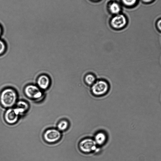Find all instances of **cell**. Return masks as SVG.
<instances>
[{
  "label": "cell",
  "instance_id": "1",
  "mask_svg": "<svg viewBox=\"0 0 161 161\" xmlns=\"http://www.w3.org/2000/svg\"><path fill=\"white\" fill-rule=\"evenodd\" d=\"M18 94L13 88L7 87L3 89L0 92V104L4 108H13L18 100Z\"/></svg>",
  "mask_w": 161,
  "mask_h": 161
},
{
  "label": "cell",
  "instance_id": "2",
  "mask_svg": "<svg viewBox=\"0 0 161 161\" xmlns=\"http://www.w3.org/2000/svg\"><path fill=\"white\" fill-rule=\"evenodd\" d=\"M90 87V92L95 97H100L107 94L110 91V84L107 80L98 79Z\"/></svg>",
  "mask_w": 161,
  "mask_h": 161
},
{
  "label": "cell",
  "instance_id": "3",
  "mask_svg": "<svg viewBox=\"0 0 161 161\" xmlns=\"http://www.w3.org/2000/svg\"><path fill=\"white\" fill-rule=\"evenodd\" d=\"M129 22L127 15L122 12L112 16L110 20V24L113 29L121 30L126 28Z\"/></svg>",
  "mask_w": 161,
  "mask_h": 161
},
{
  "label": "cell",
  "instance_id": "4",
  "mask_svg": "<svg viewBox=\"0 0 161 161\" xmlns=\"http://www.w3.org/2000/svg\"><path fill=\"white\" fill-rule=\"evenodd\" d=\"M24 93L30 99L38 102L43 99L44 94L42 90L37 85L30 84L24 89Z\"/></svg>",
  "mask_w": 161,
  "mask_h": 161
},
{
  "label": "cell",
  "instance_id": "5",
  "mask_svg": "<svg viewBox=\"0 0 161 161\" xmlns=\"http://www.w3.org/2000/svg\"><path fill=\"white\" fill-rule=\"evenodd\" d=\"M61 132L54 128L47 129L43 135L44 140L48 143H53L58 142L61 139Z\"/></svg>",
  "mask_w": 161,
  "mask_h": 161
},
{
  "label": "cell",
  "instance_id": "6",
  "mask_svg": "<svg viewBox=\"0 0 161 161\" xmlns=\"http://www.w3.org/2000/svg\"><path fill=\"white\" fill-rule=\"evenodd\" d=\"M97 145L94 139L87 138L82 140L80 142L79 147L82 152L90 153L96 149Z\"/></svg>",
  "mask_w": 161,
  "mask_h": 161
},
{
  "label": "cell",
  "instance_id": "7",
  "mask_svg": "<svg viewBox=\"0 0 161 161\" xmlns=\"http://www.w3.org/2000/svg\"><path fill=\"white\" fill-rule=\"evenodd\" d=\"M19 117L14 108H8L3 114L4 121L7 124L10 125L16 124L18 121Z\"/></svg>",
  "mask_w": 161,
  "mask_h": 161
},
{
  "label": "cell",
  "instance_id": "8",
  "mask_svg": "<svg viewBox=\"0 0 161 161\" xmlns=\"http://www.w3.org/2000/svg\"><path fill=\"white\" fill-rule=\"evenodd\" d=\"M107 9L110 14L114 15L122 13V6L118 2L111 1L108 2L107 5Z\"/></svg>",
  "mask_w": 161,
  "mask_h": 161
},
{
  "label": "cell",
  "instance_id": "9",
  "mask_svg": "<svg viewBox=\"0 0 161 161\" xmlns=\"http://www.w3.org/2000/svg\"><path fill=\"white\" fill-rule=\"evenodd\" d=\"M51 83L50 78L46 74L40 75L36 80L37 86L42 91L48 89Z\"/></svg>",
  "mask_w": 161,
  "mask_h": 161
},
{
  "label": "cell",
  "instance_id": "10",
  "mask_svg": "<svg viewBox=\"0 0 161 161\" xmlns=\"http://www.w3.org/2000/svg\"><path fill=\"white\" fill-rule=\"evenodd\" d=\"M30 106L28 102L23 100L17 101L14 108L19 115H24L29 110Z\"/></svg>",
  "mask_w": 161,
  "mask_h": 161
},
{
  "label": "cell",
  "instance_id": "11",
  "mask_svg": "<svg viewBox=\"0 0 161 161\" xmlns=\"http://www.w3.org/2000/svg\"><path fill=\"white\" fill-rule=\"evenodd\" d=\"M97 79L96 76L92 72H88L85 74L83 77V81L86 86L91 87Z\"/></svg>",
  "mask_w": 161,
  "mask_h": 161
},
{
  "label": "cell",
  "instance_id": "12",
  "mask_svg": "<svg viewBox=\"0 0 161 161\" xmlns=\"http://www.w3.org/2000/svg\"><path fill=\"white\" fill-rule=\"evenodd\" d=\"M140 0H120V2L124 8L131 9L136 7Z\"/></svg>",
  "mask_w": 161,
  "mask_h": 161
},
{
  "label": "cell",
  "instance_id": "13",
  "mask_svg": "<svg viewBox=\"0 0 161 161\" xmlns=\"http://www.w3.org/2000/svg\"><path fill=\"white\" fill-rule=\"evenodd\" d=\"M107 137L104 133L100 132L97 133L94 139L97 145H102L106 142Z\"/></svg>",
  "mask_w": 161,
  "mask_h": 161
},
{
  "label": "cell",
  "instance_id": "14",
  "mask_svg": "<svg viewBox=\"0 0 161 161\" xmlns=\"http://www.w3.org/2000/svg\"><path fill=\"white\" fill-rule=\"evenodd\" d=\"M69 126V122L66 120L62 119L57 124V129L60 132L67 130Z\"/></svg>",
  "mask_w": 161,
  "mask_h": 161
},
{
  "label": "cell",
  "instance_id": "15",
  "mask_svg": "<svg viewBox=\"0 0 161 161\" xmlns=\"http://www.w3.org/2000/svg\"><path fill=\"white\" fill-rule=\"evenodd\" d=\"M6 50V45L5 42L0 38V56L5 53Z\"/></svg>",
  "mask_w": 161,
  "mask_h": 161
},
{
  "label": "cell",
  "instance_id": "16",
  "mask_svg": "<svg viewBox=\"0 0 161 161\" xmlns=\"http://www.w3.org/2000/svg\"><path fill=\"white\" fill-rule=\"evenodd\" d=\"M155 26L156 30L161 34V17L158 18L155 21Z\"/></svg>",
  "mask_w": 161,
  "mask_h": 161
},
{
  "label": "cell",
  "instance_id": "17",
  "mask_svg": "<svg viewBox=\"0 0 161 161\" xmlns=\"http://www.w3.org/2000/svg\"><path fill=\"white\" fill-rule=\"evenodd\" d=\"M156 0H140L143 4L145 5L150 4L153 3Z\"/></svg>",
  "mask_w": 161,
  "mask_h": 161
},
{
  "label": "cell",
  "instance_id": "18",
  "mask_svg": "<svg viewBox=\"0 0 161 161\" xmlns=\"http://www.w3.org/2000/svg\"><path fill=\"white\" fill-rule=\"evenodd\" d=\"M3 32V27L1 24H0V37L2 36Z\"/></svg>",
  "mask_w": 161,
  "mask_h": 161
},
{
  "label": "cell",
  "instance_id": "19",
  "mask_svg": "<svg viewBox=\"0 0 161 161\" xmlns=\"http://www.w3.org/2000/svg\"><path fill=\"white\" fill-rule=\"evenodd\" d=\"M92 1H94V2H97L100 1V0H91Z\"/></svg>",
  "mask_w": 161,
  "mask_h": 161
}]
</instances>
